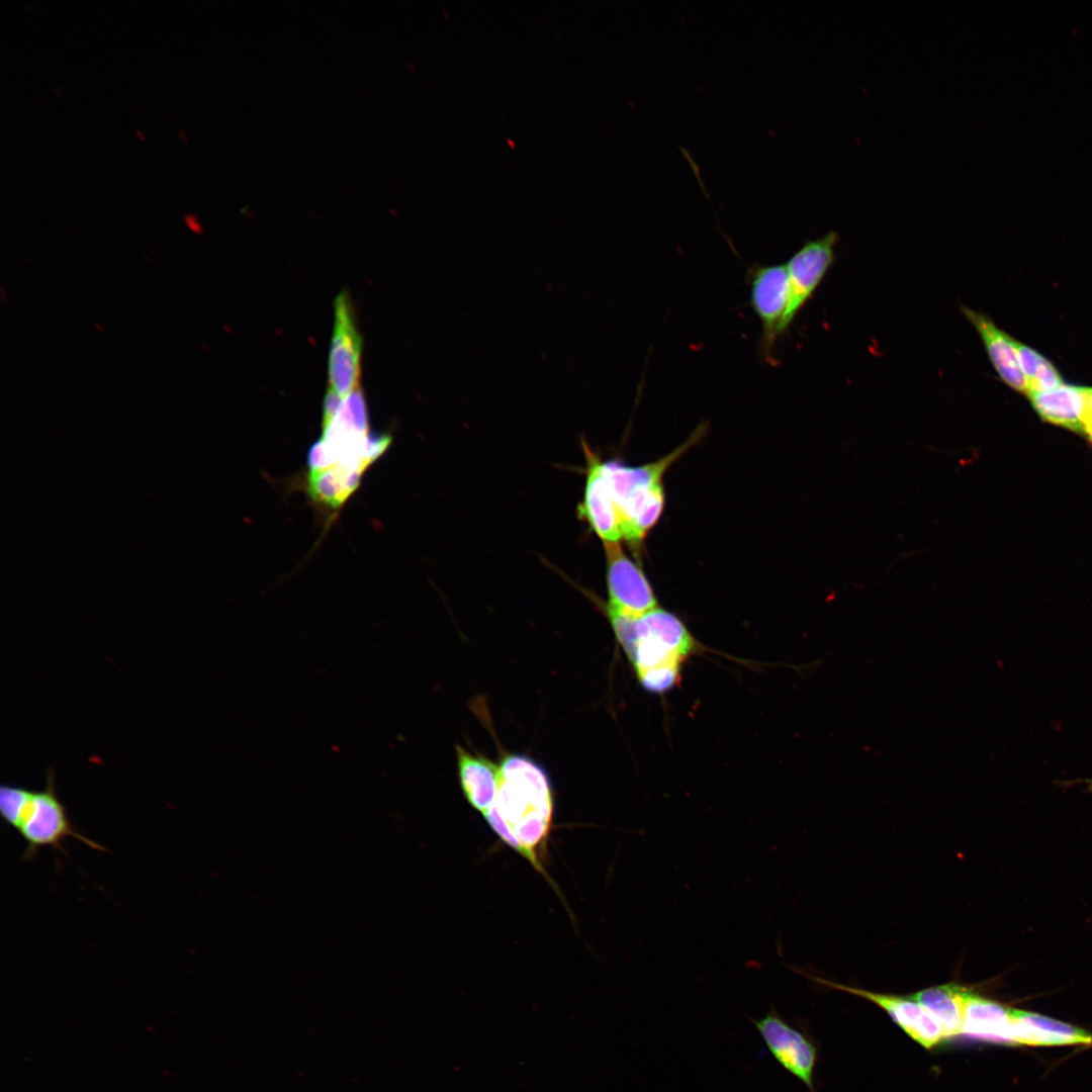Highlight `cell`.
Segmentation results:
<instances>
[{"label": "cell", "mask_w": 1092, "mask_h": 1092, "mask_svg": "<svg viewBox=\"0 0 1092 1092\" xmlns=\"http://www.w3.org/2000/svg\"><path fill=\"white\" fill-rule=\"evenodd\" d=\"M495 799L482 816L494 834L547 880L544 858L553 818L546 771L534 760L511 754L499 766Z\"/></svg>", "instance_id": "6da1fadb"}, {"label": "cell", "mask_w": 1092, "mask_h": 1092, "mask_svg": "<svg viewBox=\"0 0 1092 1092\" xmlns=\"http://www.w3.org/2000/svg\"><path fill=\"white\" fill-rule=\"evenodd\" d=\"M0 814L4 822L25 842L21 855L23 861L34 860L44 848L67 854L64 842L68 838H75L93 850H106L74 826L66 806L58 796L52 768L47 770L44 787L41 790L2 784Z\"/></svg>", "instance_id": "7a4b0ae2"}, {"label": "cell", "mask_w": 1092, "mask_h": 1092, "mask_svg": "<svg viewBox=\"0 0 1092 1092\" xmlns=\"http://www.w3.org/2000/svg\"><path fill=\"white\" fill-rule=\"evenodd\" d=\"M705 430L704 426L698 428L688 441L651 463L628 466L618 460L603 462L620 520L622 540L638 545L655 526L664 508V473L700 440Z\"/></svg>", "instance_id": "3957f363"}, {"label": "cell", "mask_w": 1092, "mask_h": 1092, "mask_svg": "<svg viewBox=\"0 0 1092 1092\" xmlns=\"http://www.w3.org/2000/svg\"><path fill=\"white\" fill-rule=\"evenodd\" d=\"M607 614L637 675L659 668H680L696 649V642L686 625L659 607L638 618L609 610Z\"/></svg>", "instance_id": "277c9868"}, {"label": "cell", "mask_w": 1092, "mask_h": 1092, "mask_svg": "<svg viewBox=\"0 0 1092 1092\" xmlns=\"http://www.w3.org/2000/svg\"><path fill=\"white\" fill-rule=\"evenodd\" d=\"M747 277L750 303L761 325L760 355L767 363H776V345L789 301L786 264L751 266Z\"/></svg>", "instance_id": "5b68a950"}, {"label": "cell", "mask_w": 1092, "mask_h": 1092, "mask_svg": "<svg viewBox=\"0 0 1092 1092\" xmlns=\"http://www.w3.org/2000/svg\"><path fill=\"white\" fill-rule=\"evenodd\" d=\"M838 234L807 241L786 264L789 278V301L781 323L780 336L784 335L799 311L812 297L834 261V249Z\"/></svg>", "instance_id": "8992f818"}, {"label": "cell", "mask_w": 1092, "mask_h": 1092, "mask_svg": "<svg viewBox=\"0 0 1092 1092\" xmlns=\"http://www.w3.org/2000/svg\"><path fill=\"white\" fill-rule=\"evenodd\" d=\"M362 347L349 295L341 292L334 301L328 375L330 387L344 398L360 385Z\"/></svg>", "instance_id": "52a82bcc"}, {"label": "cell", "mask_w": 1092, "mask_h": 1092, "mask_svg": "<svg viewBox=\"0 0 1092 1092\" xmlns=\"http://www.w3.org/2000/svg\"><path fill=\"white\" fill-rule=\"evenodd\" d=\"M607 560V610L633 618L657 608L653 589L641 567L622 549L620 542H605Z\"/></svg>", "instance_id": "ba28073f"}, {"label": "cell", "mask_w": 1092, "mask_h": 1092, "mask_svg": "<svg viewBox=\"0 0 1092 1092\" xmlns=\"http://www.w3.org/2000/svg\"><path fill=\"white\" fill-rule=\"evenodd\" d=\"M750 1021L779 1064L813 1091L817 1051L809 1038L789 1024L774 1007L764 1016Z\"/></svg>", "instance_id": "9c48e42d"}, {"label": "cell", "mask_w": 1092, "mask_h": 1092, "mask_svg": "<svg viewBox=\"0 0 1092 1092\" xmlns=\"http://www.w3.org/2000/svg\"><path fill=\"white\" fill-rule=\"evenodd\" d=\"M813 979L827 987L848 992L874 1002L884 1009L910 1037L926 1049H932L944 1038L938 1022L911 996L900 997L882 994L819 978Z\"/></svg>", "instance_id": "30bf717a"}, {"label": "cell", "mask_w": 1092, "mask_h": 1092, "mask_svg": "<svg viewBox=\"0 0 1092 1092\" xmlns=\"http://www.w3.org/2000/svg\"><path fill=\"white\" fill-rule=\"evenodd\" d=\"M587 462V475L583 502L579 513L603 542L622 540L620 520L603 470L602 460L583 445Z\"/></svg>", "instance_id": "8fae6325"}, {"label": "cell", "mask_w": 1092, "mask_h": 1092, "mask_svg": "<svg viewBox=\"0 0 1092 1092\" xmlns=\"http://www.w3.org/2000/svg\"><path fill=\"white\" fill-rule=\"evenodd\" d=\"M962 311L981 337L1000 379L1010 388L1026 394L1027 383L1019 365L1015 340L998 328L986 314L967 306H962Z\"/></svg>", "instance_id": "7c38bea8"}, {"label": "cell", "mask_w": 1092, "mask_h": 1092, "mask_svg": "<svg viewBox=\"0 0 1092 1092\" xmlns=\"http://www.w3.org/2000/svg\"><path fill=\"white\" fill-rule=\"evenodd\" d=\"M1012 1044L1029 1046L1092 1045V1034L1056 1019L1011 1009Z\"/></svg>", "instance_id": "4fadbf2b"}, {"label": "cell", "mask_w": 1092, "mask_h": 1092, "mask_svg": "<svg viewBox=\"0 0 1092 1092\" xmlns=\"http://www.w3.org/2000/svg\"><path fill=\"white\" fill-rule=\"evenodd\" d=\"M961 1034L1012 1044L1011 1007L966 990Z\"/></svg>", "instance_id": "5bb4252c"}, {"label": "cell", "mask_w": 1092, "mask_h": 1092, "mask_svg": "<svg viewBox=\"0 0 1092 1092\" xmlns=\"http://www.w3.org/2000/svg\"><path fill=\"white\" fill-rule=\"evenodd\" d=\"M1087 392L1088 387L1063 383L1050 390L1028 392L1027 395L1041 420L1083 434Z\"/></svg>", "instance_id": "9a60e30c"}, {"label": "cell", "mask_w": 1092, "mask_h": 1092, "mask_svg": "<svg viewBox=\"0 0 1092 1092\" xmlns=\"http://www.w3.org/2000/svg\"><path fill=\"white\" fill-rule=\"evenodd\" d=\"M456 749L463 795L473 809L483 814L495 799L500 778L499 766L462 746H457Z\"/></svg>", "instance_id": "2e32d148"}, {"label": "cell", "mask_w": 1092, "mask_h": 1092, "mask_svg": "<svg viewBox=\"0 0 1092 1092\" xmlns=\"http://www.w3.org/2000/svg\"><path fill=\"white\" fill-rule=\"evenodd\" d=\"M966 990L949 983L921 990L911 997L938 1022L944 1037H951L962 1031Z\"/></svg>", "instance_id": "e0dca14e"}, {"label": "cell", "mask_w": 1092, "mask_h": 1092, "mask_svg": "<svg viewBox=\"0 0 1092 1092\" xmlns=\"http://www.w3.org/2000/svg\"><path fill=\"white\" fill-rule=\"evenodd\" d=\"M363 471L339 463L316 472H309L308 492L317 503L339 509L359 485Z\"/></svg>", "instance_id": "ac0fdd59"}, {"label": "cell", "mask_w": 1092, "mask_h": 1092, "mask_svg": "<svg viewBox=\"0 0 1092 1092\" xmlns=\"http://www.w3.org/2000/svg\"><path fill=\"white\" fill-rule=\"evenodd\" d=\"M1015 349L1020 368L1026 379L1027 393L1050 390L1064 383L1054 364L1041 354L1017 341H1015Z\"/></svg>", "instance_id": "d6986e66"}, {"label": "cell", "mask_w": 1092, "mask_h": 1092, "mask_svg": "<svg viewBox=\"0 0 1092 1092\" xmlns=\"http://www.w3.org/2000/svg\"><path fill=\"white\" fill-rule=\"evenodd\" d=\"M337 419L359 435H368V415L361 386L346 396Z\"/></svg>", "instance_id": "ffe728a7"}, {"label": "cell", "mask_w": 1092, "mask_h": 1092, "mask_svg": "<svg viewBox=\"0 0 1092 1092\" xmlns=\"http://www.w3.org/2000/svg\"><path fill=\"white\" fill-rule=\"evenodd\" d=\"M343 402L344 397H342L337 391H335L332 387L329 386L324 398L323 430L327 428L337 417Z\"/></svg>", "instance_id": "44dd1931"}, {"label": "cell", "mask_w": 1092, "mask_h": 1092, "mask_svg": "<svg viewBox=\"0 0 1092 1092\" xmlns=\"http://www.w3.org/2000/svg\"><path fill=\"white\" fill-rule=\"evenodd\" d=\"M1092 441V387H1088L1086 413L1084 420V433Z\"/></svg>", "instance_id": "7402d4cb"}, {"label": "cell", "mask_w": 1092, "mask_h": 1092, "mask_svg": "<svg viewBox=\"0 0 1092 1092\" xmlns=\"http://www.w3.org/2000/svg\"><path fill=\"white\" fill-rule=\"evenodd\" d=\"M184 222L191 232L197 235L203 232L202 225L199 222L197 215L193 212L184 215Z\"/></svg>", "instance_id": "603a6c76"}, {"label": "cell", "mask_w": 1092, "mask_h": 1092, "mask_svg": "<svg viewBox=\"0 0 1092 1092\" xmlns=\"http://www.w3.org/2000/svg\"><path fill=\"white\" fill-rule=\"evenodd\" d=\"M1059 784L1061 786H1066V787H1070V786H1073V785H1076V784H1084L1085 785V792H1088V793L1092 794V779H1077V780H1071V781H1061V782H1059Z\"/></svg>", "instance_id": "cb8c5ba5"}, {"label": "cell", "mask_w": 1092, "mask_h": 1092, "mask_svg": "<svg viewBox=\"0 0 1092 1092\" xmlns=\"http://www.w3.org/2000/svg\"><path fill=\"white\" fill-rule=\"evenodd\" d=\"M177 133H178L179 138H180V139H181V140H182V141H183L184 143H186V141H187V138H186V133L184 132V130H182L181 128H179V129H177Z\"/></svg>", "instance_id": "d4e9b609"}, {"label": "cell", "mask_w": 1092, "mask_h": 1092, "mask_svg": "<svg viewBox=\"0 0 1092 1092\" xmlns=\"http://www.w3.org/2000/svg\"><path fill=\"white\" fill-rule=\"evenodd\" d=\"M134 132L139 136L140 140L146 141L144 134L140 130L135 129Z\"/></svg>", "instance_id": "484cf974"}, {"label": "cell", "mask_w": 1092, "mask_h": 1092, "mask_svg": "<svg viewBox=\"0 0 1092 1092\" xmlns=\"http://www.w3.org/2000/svg\"><path fill=\"white\" fill-rule=\"evenodd\" d=\"M0 292H1V301L4 303L5 302V290H4V287H1Z\"/></svg>", "instance_id": "4316f807"}, {"label": "cell", "mask_w": 1092, "mask_h": 1092, "mask_svg": "<svg viewBox=\"0 0 1092 1092\" xmlns=\"http://www.w3.org/2000/svg\"><path fill=\"white\" fill-rule=\"evenodd\" d=\"M94 327L96 329H98L100 332H102V333L104 332V329L98 323H94Z\"/></svg>", "instance_id": "83f0119b"}]
</instances>
